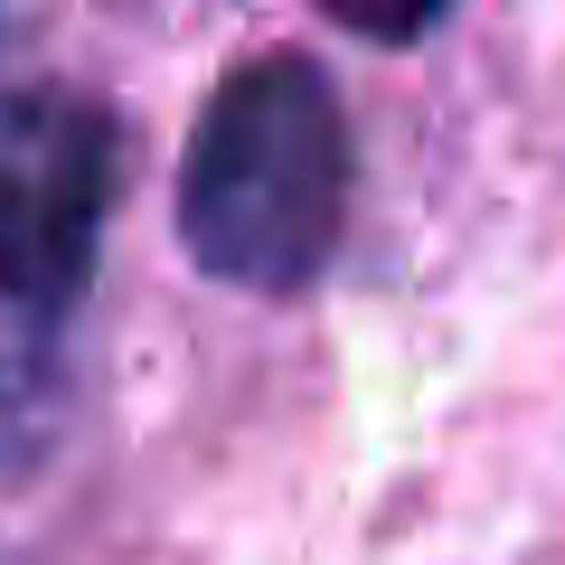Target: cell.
I'll return each instance as SVG.
<instances>
[{
    "mask_svg": "<svg viewBox=\"0 0 565 565\" xmlns=\"http://www.w3.org/2000/svg\"><path fill=\"white\" fill-rule=\"evenodd\" d=\"M349 217V114L302 47L226 66L180 151V245L207 282L302 292Z\"/></svg>",
    "mask_w": 565,
    "mask_h": 565,
    "instance_id": "6da1fadb",
    "label": "cell"
},
{
    "mask_svg": "<svg viewBox=\"0 0 565 565\" xmlns=\"http://www.w3.org/2000/svg\"><path fill=\"white\" fill-rule=\"evenodd\" d=\"M114 122L85 95L0 104V462L39 444L66 377V330L104 255Z\"/></svg>",
    "mask_w": 565,
    "mask_h": 565,
    "instance_id": "7a4b0ae2",
    "label": "cell"
},
{
    "mask_svg": "<svg viewBox=\"0 0 565 565\" xmlns=\"http://www.w3.org/2000/svg\"><path fill=\"white\" fill-rule=\"evenodd\" d=\"M321 10L340 29H359V39H377V47H415L452 20V0H321Z\"/></svg>",
    "mask_w": 565,
    "mask_h": 565,
    "instance_id": "3957f363",
    "label": "cell"
}]
</instances>
